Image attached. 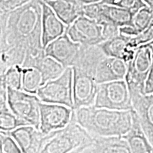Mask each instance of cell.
<instances>
[{"instance_id":"obj_11","label":"cell","mask_w":153,"mask_h":153,"mask_svg":"<svg viewBox=\"0 0 153 153\" xmlns=\"http://www.w3.org/2000/svg\"><path fill=\"white\" fill-rule=\"evenodd\" d=\"M24 153L41 152L55 131L49 134L43 133L32 125L23 126L9 132Z\"/></svg>"},{"instance_id":"obj_22","label":"cell","mask_w":153,"mask_h":153,"mask_svg":"<svg viewBox=\"0 0 153 153\" xmlns=\"http://www.w3.org/2000/svg\"><path fill=\"white\" fill-rule=\"evenodd\" d=\"M37 68L43 75L44 84L58 77L65 71V68L52 57L45 55Z\"/></svg>"},{"instance_id":"obj_33","label":"cell","mask_w":153,"mask_h":153,"mask_svg":"<svg viewBox=\"0 0 153 153\" xmlns=\"http://www.w3.org/2000/svg\"><path fill=\"white\" fill-rule=\"evenodd\" d=\"M148 44H149V45H150V46L151 49H152V55H153V41L150 42V43H149Z\"/></svg>"},{"instance_id":"obj_28","label":"cell","mask_w":153,"mask_h":153,"mask_svg":"<svg viewBox=\"0 0 153 153\" xmlns=\"http://www.w3.org/2000/svg\"><path fill=\"white\" fill-rule=\"evenodd\" d=\"M30 1L31 0H0V14L14 10Z\"/></svg>"},{"instance_id":"obj_25","label":"cell","mask_w":153,"mask_h":153,"mask_svg":"<svg viewBox=\"0 0 153 153\" xmlns=\"http://www.w3.org/2000/svg\"><path fill=\"white\" fill-rule=\"evenodd\" d=\"M0 152L19 153L22 152L19 145L9 132L0 131Z\"/></svg>"},{"instance_id":"obj_24","label":"cell","mask_w":153,"mask_h":153,"mask_svg":"<svg viewBox=\"0 0 153 153\" xmlns=\"http://www.w3.org/2000/svg\"><path fill=\"white\" fill-rule=\"evenodd\" d=\"M153 23V9L148 6H145L135 13L133 19V26L137 31L146 29Z\"/></svg>"},{"instance_id":"obj_31","label":"cell","mask_w":153,"mask_h":153,"mask_svg":"<svg viewBox=\"0 0 153 153\" xmlns=\"http://www.w3.org/2000/svg\"><path fill=\"white\" fill-rule=\"evenodd\" d=\"M79 1L83 4H89L101 2L102 0H79Z\"/></svg>"},{"instance_id":"obj_29","label":"cell","mask_w":153,"mask_h":153,"mask_svg":"<svg viewBox=\"0 0 153 153\" xmlns=\"http://www.w3.org/2000/svg\"><path fill=\"white\" fill-rule=\"evenodd\" d=\"M103 26V35L105 41L119 35V26L111 22H104L101 24Z\"/></svg>"},{"instance_id":"obj_8","label":"cell","mask_w":153,"mask_h":153,"mask_svg":"<svg viewBox=\"0 0 153 153\" xmlns=\"http://www.w3.org/2000/svg\"><path fill=\"white\" fill-rule=\"evenodd\" d=\"M152 62V51L149 44H145L137 48L133 60L128 64L125 79L129 88H135L145 91V82L150 73Z\"/></svg>"},{"instance_id":"obj_12","label":"cell","mask_w":153,"mask_h":153,"mask_svg":"<svg viewBox=\"0 0 153 153\" xmlns=\"http://www.w3.org/2000/svg\"><path fill=\"white\" fill-rule=\"evenodd\" d=\"M129 90L133 109L137 113L143 131L153 146V94H146L135 88H129Z\"/></svg>"},{"instance_id":"obj_19","label":"cell","mask_w":153,"mask_h":153,"mask_svg":"<svg viewBox=\"0 0 153 153\" xmlns=\"http://www.w3.org/2000/svg\"><path fill=\"white\" fill-rule=\"evenodd\" d=\"M130 38H131L119 33V35L114 38L106 40L99 44V45L106 56L123 59L126 51L129 48Z\"/></svg>"},{"instance_id":"obj_3","label":"cell","mask_w":153,"mask_h":153,"mask_svg":"<svg viewBox=\"0 0 153 153\" xmlns=\"http://www.w3.org/2000/svg\"><path fill=\"white\" fill-rule=\"evenodd\" d=\"M101 60L99 53L93 49L82 51L72 65L73 70V109L93 106L98 90L96 72Z\"/></svg>"},{"instance_id":"obj_34","label":"cell","mask_w":153,"mask_h":153,"mask_svg":"<svg viewBox=\"0 0 153 153\" xmlns=\"http://www.w3.org/2000/svg\"><path fill=\"white\" fill-rule=\"evenodd\" d=\"M39 1H47V0H39Z\"/></svg>"},{"instance_id":"obj_15","label":"cell","mask_w":153,"mask_h":153,"mask_svg":"<svg viewBox=\"0 0 153 153\" xmlns=\"http://www.w3.org/2000/svg\"><path fill=\"white\" fill-rule=\"evenodd\" d=\"M91 135V140L80 149L79 152L131 153L127 141L121 136Z\"/></svg>"},{"instance_id":"obj_4","label":"cell","mask_w":153,"mask_h":153,"mask_svg":"<svg viewBox=\"0 0 153 153\" xmlns=\"http://www.w3.org/2000/svg\"><path fill=\"white\" fill-rule=\"evenodd\" d=\"M91 138L92 135L72 116L71 120L66 127L55 131L41 152H79L80 149L90 142Z\"/></svg>"},{"instance_id":"obj_32","label":"cell","mask_w":153,"mask_h":153,"mask_svg":"<svg viewBox=\"0 0 153 153\" xmlns=\"http://www.w3.org/2000/svg\"><path fill=\"white\" fill-rule=\"evenodd\" d=\"M143 1H144L147 6L153 9V0H143Z\"/></svg>"},{"instance_id":"obj_26","label":"cell","mask_w":153,"mask_h":153,"mask_svg":"<svg viewBox=\"0 0 153 153\" xmlns=\"http://www.w3.org/2000/svg\"><path fill=\"white\" fill-rule=\"evenodd\" d=\"M152 41H153V23L146 29L130 38L128 47L137 49L140 45L148 44Z\"/></svg>"},{"instance_id":"obj_10","label":"cell","mask_w":153,"mask_h":153,"mask_svg":"<svg viewBox=\"0 0 153 153\" xmlns=\"http://www.w3.org/2000/svg\"><path fill=\"white\" fill-rule=\"evenodd\" d=\"M72 109L64 105L41 102V123L39 130L44 134L64 128L72 118Z\"/></svg>"},{"instance_id":"obj_1","label":"cell","mask_w":153,"mask_h":153,"mask_svg":"<svg viewBox=\"0 0 153 153\" xmlns=\"http://www.w3.org/2000/svg\"><path fill=\"white\" fill-rule=\"evenodd\" d=\"M0 74L11 66L37 67L46 55L42 43V5L31 0L0 14Z\"/></svg>"},{"instance_id":"obj_21","label":"cell","mask_w":153,"mask_h":153,"mask_svg":"<svg viewBox=\"0 0 153 153\" xmlns=\"http://www.w3.org/2000/svg\"><path fill=\"white\" fill-rule=\"evenodd\" d=\"M30 125L11 111L8 102L0 103V129L10 132L23 126Z\"/></svg>"},{"instance_id":"obj_13","label":"cell","mask_w":153,"mask_h":153,"mask_svg":"<svg viewBox=\"0 0 153 153\" xmlns=\"http://www.w3.org/2000/svg\"><path fill=\"white\" fill-rule=\"evenodd\" d=\"M82 44L75 43L67 31L45 48V54L61 63L65 68L72 67L79 55Z\"/></svg>"},{"instance_id":"obj_17","label":"cell","mask_w":153,"mask_h":153,"mask_svg":"<svg viewBox=\"0 0 153 153\" xmlns=\"http://www.w3.org/2000/svg\"><path fill=\"white\" fill-rule=\"evenodd\" d=\"M122 137L127 141L131 153H153V146L145 135L138 116L134 109L131 128Z\"/></svg>"},{"instance_id":"obj_14","label":"cell","mask_w":153,"mask_h":153,"mask_svg":"<svg viewBox=\"0 0 153 153\" xmlns=\"http://www.w3.org/2000/svg\"><path fill=\"white\" fill-rule=\"evenodd\" d=\"M42 5V43L45 48L50 43L67 31L68 26L62 22L55 12L45 1Z\"/></svg>"},{"instance_id":"obj_20","label":"cell","mask_w":153,"mask_h":153,"mask_svg":"<svg viewBox=\"0 0 153 153\" xmlns=\"http://www.w3.org/2000/svg\"><path fill=\"white\" fill-rule=\"evenodd\" d=\"M43 85V75L39 69L36 67L22 68V90L36 94Z\"/></svg>"},{"instance_id":"obj_23","label":"cell","mask_w":153,"mask_h":153,"mask_svg":"<svg viewBox=\"0 0 153 153\" xmlns=\"http://www.w3.org/2000/svg\"><path fill=\"white\" fill-rule=\"evenodd\" d=\"M0 82H3L7 87L22 90V67L19 65L10 67L3 74H0Z\"/></svg>"},{"instance_id":"obj_27","label":"cell","mask_w":153,"mask_h":153,"mask_svg":"<svg viewBox=\"0 0 153 153\" xmlns=\"http://www.w3.org/2000/svg\"><path fill=\"white\" fill-rule=\"evenodd\" d=\"M101 2L127 9L135 14L143 7L146 6L143 0H102Z\"/></svg>"},{"instance_id":"obj_2","label":"cell","mask_w":153,"mask_h":153,"mask_svg":"<svg viewBox=\"0 0 153 153\" xmlns=\"http://www.w3.org/2000/svg\"><path fill=\"white\" fill-rule=\"evenodd\" d=\"M72 116L91 135L123 136L133 124V109L112 110L83 106L72 111Z\"/></svg>"},{"instance_id":"obj_9","label":"cell","mask_w":153,"mask_h":153,"mask_svg":"<svg viewBox=\"0 0 153 153\" xmlns=\"http://www.w3.org/2000/svg\"><path fill=\"white\" fill-rule=\"evenodd\" d=\"M67 33L72 41L82 45H97L105 41L102 25L85 15L68 26Z\"/></svg>"},{"instance_id":"obj_18","label":"cell","mask_w":153,"mask_h":153,"mask_svg":"<svg viewBox=\"0 0 153 153\" xmlns=\"http://www.w3.org/2000/svg\"><path fill=\"white\" fill-rule=\"evenodd\" d=\"M46 2L65 24L69 26L84 14V5L79 0H47Z\"/></svg>"},{"instance_id":"obj_5","label":"cell","mask_w":153,"mask_h":153,"mask_svg":"<svg viewBox=\"0 0 153 153\" xmlns=\"http://www.w3.org/2000/svg\"><path fill=\"white\" fill-rule=\"evenodd\" d=\"M36 95L42 102L57 104L73 109V70L68 67L58 77L50 80L38 89Z\"/></svg>"},{"instance_id":"obj_6","label":"cell","mask_w":153,"mask_h":153,"mask_svg":"<svg viewBox=\"0 0 153 153\" xmlns=\"http://www.w3.org/2000/svg\"><path fill=\"white\" fill-rule=\"evenodd\" d=\"M94 106L112 110L133 109L131 96L126 79L99 84Z\"/></svg>"},{"instance_id":"obj_30","label":"cell","mask_w":153,"mask_h":153,"mask_svg":"<svg viewBox=\"0 0 153 153\" xmlns=\"http://www.w3.org/2000/svg\"><path fill=\"white\" fill-rule=\"evenodd\" d=\"M145 92L146 94H153V62L150 73L145 82Z\"/></svg>"},{"instance_id":"obj_7","label":"cell","mask_w":153,"mask_h":153,"mask_svg":"<svg viewBox=\"0 0 153 153\" xmlns=\"http://www.w3.org/2000/svg\"><path fill=\"white\" fill-rule=\"evenodd\" d=\"M7 101L9 108L14 114L39 129L41 101L37 95L7 87Z\"/></svg>"},{"instance_id":"obj_16","label":"cell","mask_w":153,"mask_h":153,"mask_svg":"<svg viewBox=\"0 0 153 153\" xmlns=\"http://www.w3.org/2000/svg\"><path fill=\"white\" fill-rule=\"evenodd\" d=\"M128 71V64L118 57L106 56L100 61L96 72V81L104 82L125 79Z\"/></svg>"}]
</instances>
